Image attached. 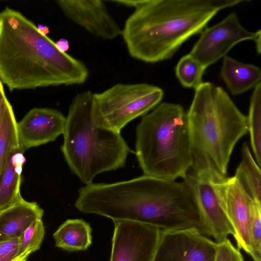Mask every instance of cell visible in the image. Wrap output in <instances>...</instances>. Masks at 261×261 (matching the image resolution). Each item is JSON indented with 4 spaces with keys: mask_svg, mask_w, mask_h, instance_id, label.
I'll use <instances>...</instances> for the list:
<instances>
[{
    "mask_svg": "<svg viewBox=\"0 0 261 261\" xmlns=\"http://www.w3.org/2000/svg\"><path fill=\"white\" fill-rule=\"evenodd\" d=\"M88 77L83 62L61 52L21 13H0V80L10 91L78 85Z\"/></svg>",
    "mask_w": 261,
    "mask_h": 261,
    "instance_id": "1",
    "label": "cell"
},
{
    "mask_svg": "<svg viewBox=\"0 0 261 261\" xmlns=\"http://www.w3.org/2000/svg\"><path fill=\"white\" fill-rule=\"evenodd\" d=\"M90 202L93 214L113 221H136L165 230L195 228L202 233L195 201L184 180L144 174L127 180L95 184Z\"/></svg>",
    "mask_w": 261,
    "mask_h": 261,
    "instance_id": "2",
    "label": "cell"
},
{
    "mask_svg": "<svg viewBox=\"0 0 261 261\" xmlns=\"http://www.w3.org/2000/svg\"><path fill=\"white\" fill-rule=\"evenodd\" d=\"M246 0H142L121 36L129 55L147 63L171 58L221 10Z\"/></svg>",
    "mask_w": 261,
    "mask_h": 261,
    "instance_id": "3",
    "label": "cell"
},
{
    "mask_svg": "<svg viewBox=\"0 0 261 261\" xmlns=\"http://www.w3.org/2000/svg\"><path fill=\"white\" fill-rule=\"evenodd\" d=\"M193 164L190 170L226 176L233 148L248 132L247 117L221 87L202 82L187 112Z\"/></svg>",
    "mask_w": 261,
    "mask_h": 261,
    "instance_id": "4",
    "label": "cell"
},
{
    "mask_svg": "<svg viewBox=\"0 0 261 261\" xmlns=\"http://www.w3.org/2000/svg\"><path fill=\"white\" fill-rule=\"evenodd\" d=\"M93 93L85 91L72 99L61 146L71 171L86 185L92 183L99 173L124 167L131 152L120 133L96 124Z\"/></svg>",
    "mask_w": 261,
    "mask_h": 261,
    "instance_id": "5",
    "label": "cell"
},
{
    "mask_svg": "<svg viewBox=\"0 0 261 261\" xmlns=\"http://www.w3.org/2000/svg\"><path fill=\"white\" fill-rule=\"evenodd\" d=\"M135 147L144 174L184 178L193 158L187 113L182 106L162 102L143 116L136 128Z\"/></svg>",
    "mask_w": 261,
    "mask_h": 261,
    "instance_id": "6",
    "label": "cell"
},
{
    "mask_svg": "<svg viewBox=\"0 0 261 261\" xmlns=\"http://www.w3.org/2000/svg\"><path fill=\"white\" fill-rule=\"evenodd\" d=\"M164 91L147 83H118L93 93V116L100 126L120 133L129 122L161 103Z\"/></svg>",
    "mask_w": 261,
    "mask_h": 261,
    "instance_id": "7",
    "label": "cell"
},
{
    "mask_svg": "<svg viewBox=\"0 0 261 261\" xmlns=\"http://www.w3.org/2000/svg\"><path fill=\"white\" fill-rule=\"evenodd\" d=\"M209 172L189 170L183 178L189 187L195 201L200 220L202 234L212 237L217 243L234 236L232 225L220 205L215 192V178Z\"/></svg>",
    "mask_w": 261,
    "mask_h": 261,
    "instance_id": "8",
    "label": "cell"
},
{
    "mask_svg": "<svg viewBox=\"0 0 261 261\" xmlns=\"http://www.w3.org/2000/svg\"><path fill=\"white\" fill-rule=\"evenodd\" d=\"M260 32L247 30L240 23L237 14L232 12L219 23L205 28L189 54L206 68L226 56L237 44L254 41Z\"/></svg>",
    "mask_w": 261,
    "mask_h": 261,
    "instance_id": "9",
    "label": "cell"
},
{
    "mask_svg": "<svg viewBox=\"0 0 261 261\" xmlns=\"http://www.w3.org/2000/svg\"><path fill=\"white\" fill-rule=\"evenodd\" d=\"M110 261H152L162 229L149 224L128 220L113 221Z\"/></svg>",
    "mask_w": 261,
    "mask_h": 261,
    "instance_id": "10",
    "label": "cell"
},
{
    "mask_svg": "<svg viewBox=\"0 0 261 261\" xmlns=\"http://www.w3.org/2000/svg\"><path fill=\"white\" fill-rule=\"evenodd\" d=\"M217 247L195 228L162 229L152 261H214Z\"/></svg>",
    "mask_w": 261,
    "mask_h": 261,
    "instance_id": "11",
    "label": "cell"
},
{
    "mask_svg": "<svg viewBox=\"0 0 261 261\" xmlns=\"http://www.w3.org/2000/svg\"><path fill=\"white\" fill-rule=\"evenodd\" d=\"M213 184L219 202L233 228L237 248L251 256L250 226L253 200L234 176L214 178Z\"/></svg>",
    "mask_w": 261,
    "mask_h": 261,
    "instance_id": "12",
    "label": "cell"
},
{
    "mask_svg": "<svg viewBox=\"0 0 261 261\" xmlns=\"http://www.w3.org/2000/svg\"><path fill=\"white\" fill-rule=\"evenodd\" d=\"M64 15L89 33L103 40L121 35L122 29L101 0H58Z\"/></svg>",
    "mask_w": 261,
    "mask_h": 261,
    "instance_id": "13",
    "label": "cell"
},
{
    "mask_svg": "<svg viewBox=\"0 0 261 261\" xmlns=\"http://www.w3.org/2000/svg\"><path fill=\"white\" fill-rule=\"evenodd\" d=\"M66 117L60 111L48 108L31 110L17 124L19 149H28L55 141L63 134Z\"/></svg>",
    "mask_w": 261,
    "mask_h": 261,
    "instance_id": "14",
    "label": "cell"
},
{
    "mask_svg": "<svg viewBox=\"0 0 261 261\" xmlns=\"http://www.w3.org/2000/svg\"><path fill=\"white\" fill-rule=\"evenodd\" d=\"M43 216V210L36 202L21 198L0 213V241L19 238L27 227Z\"/></svg>",
    "mask_w": 261,
    "mask_h": 261,
    "instance_id": "15",
    "label": "cell"
},
{
    "mask_svg": "<svg viewBox=\"0 0 261 261\" xmlns=\"http://www.w3.org/2000/svg\"><path fill=\"white\" fill-rule=\"evenodd\" d=\"M221 76L229 92L234 95L254 88L260 83V69L225 56L223 58Z\"/></svg>",
    "mask_w": 261,
    "mask_h": 261,
    "instance_id": "16",
    "label": "cell"
},
{
    "mask_svg": "<svg viewBox=\"0 0 261 261\" xmlns=\"http://www.w3.org/2000/svg\"><path fill=\"white\" fill-rule=\"evenodd\" d=\"M23 153L19 148L13 150L0 176V213L22 198L20 188L25 162Z\"/></svg>",
    "mask_w": 261,
    "mask_h": 261,
    "instance_id": "17",
    "label": "cell"
},
{
    "mask_svg": "<svg viewBox=\"0 0 261 261\" xmlns=\"http://www.w3.org/2000/svg\"><path fill=\"white\" fill-rule=\"evenodd\" d=\"M92 229L81 219H68L53 234L56 246L68 251L87 249L92 244Z\"/></svg>",
    "mask_w": 261,
    "mask_h": 261,
    "instance_id": "18",
    "label": "cell"
},
{
    "mask_svg": "<svg viewBox=\"0 0 261 261\" xmlns=\"http://www.w3.org/2000/svg\"><path fill=\"white\" fill-rule=\"evenodd\" d=\"M233 176L252 200L261 203L260 168L252 156L247 143L242 146V159Z\"/></svg>",
    "mask_w": 261,
    "mask_h": 261,
    "instance_id": "19",
    "label": "cell"
},
{
    "mask_svg": "<svg viewBox=\"0 0 261 261\" xmlns=\"http://www.w3.org/2000/svg\"><path fill=\"white\" fill-rule=\"evenodd\" d=\"M247 117L248 132L250 144L257 165H261V83L254 88L251 94L248 115Z\"/></svg>",
    "mask_w": 261,
    "mask_h": 261,
    "instance_id": "20",
    "label": "cell"
},
{
    "mask_svg": "<svg viewBox=\"0 0 261 261\" xmlns=\"http://www.w3.org/2000/svg\"><path fill=\"white\" fill-rule=\"evenodd\" d=\"M17 124L12 107L9 104L0 124V176L13 150L19 148Z\"/></svg>",
    "mask_w": 261,
    "mask_h": 261,
    "instance_id": "21",
    "label": "cell"
},
{
    "mask_svg": "<svg viewBox=\"0 0 261 261\" xmlns=\"http://www.w3.org/2000/svg\"><path fill=\"white\" fill-rule=\"evenodd\" d=\"M44 234L42 219L33 222L19 237L18 250L13 261H27L32 253L40 248Z\"/></svg>",
    "mask_w": 261,
    "mask_h": 261,
    "instance_id": "22",
    "label": "cell"
},
{
    "mask_svg": "<svg viewBox=\"0 0 261 261\" xmlns=\"http://www.w3.org/2000/svg\"><path fill=\"white\" fill-rule=\"evenodd\" d=\"M206 69L190 54L182 57L175 67V74L182 86L196 89L203 82Z\"/></svg>",
    "mask_w": 261,
    "mask_h": 261,
    "instance_id": "23",
    "label": "cell"
},
{
    "mask_svg": "<svg viewBox=\"0 0 261 261\" xmlns=\"http://www.w3.org/2000/svg\"><path fill=\"white\" fill-rule=\"evenodd\" d=\"M250 238L251 257L254 261H261V203L252 201Z\"/></svg>",
    "mask_w": 261,
    "mask_h": 261,
    "instance_id": "24",
    "label": "cell"
},
{
    "mask_svg": "<svg viewBox=\"0 0 261 261\" xmlns=\"http://www.w3.org/2000/svg\"><path fill=\"white\" fill-rule=\"evenodd\" d=\"M214 261H244L240 249L236 248L228 238L217 243Z\"/></svg>",
    "mask_w": 261,
    "mask_h": 261,
    "instance_id": "25",
    "label": "cell"
},
{
    "mask_svg": "<svg viewBox=\"0 0 261 261\" xmlns=\"http://www.w3.org/2000/svg\"><path fill=\"white\" fill-rule=\"evenodd\" d=\"M19 238L0 241V261H13L17 252Z\"/></svg>",
    "mask_w": 261,
    "mask_h": 261,
    "instance_id": "26",
    "label": "cell"
},
{
    "mask_svg": "<svg viewBox=\"0 0 261 261\" xmlns=\"http://www.w3.org/2000/svg\"><path fill=\"white\" fill-rule=\"evenodd\" d=\"M9 104L10 103L6 96L2 82L0 80V124Z\"/></svg>",
    "mask_w": 261,
    "mask_h": 261,
    "instance_id": "27",
    "label": "cell"
},
{
    "mask_svg": "<svg viewBox=\"0 0 261 261\" xmlns=\"http://www.w3.org/2000/svg\"><path fill=\"white\" fill-rule=\"evenodd\" d=\"M57 48L62 53H66L69 48V42L64 38H61L55 42Z\"/></svg>",
    "mask_w": 261,
    "mask_h": 261,
    "instance_id": "28",
    "label": "cell"
},
{
    "mask_svg": "<svg viewBox=\"0 0 261 261\" xmlns=\"http://www.w3.org/2000/svg\"><path fill=\"white\" fill-rule=\"evenodd\" d=\"M254 41L255 44L256 52L258 55H259L261 51V32L258 34L256 38Z\"/></svg>",
    "mask_w": 261,
    "mask_h": 261,
    "instance_id": "29",
    "label": "cell"
},
{
    "mask_svg": "<svg viewBox=\"0 0 261 261\" xmlns=\"http://www.w3.org/2000/svg\"><path fill=\"white\" fill-rule=\"evenodd\" d=\"M37 28L38 31L43 35L46 36L49 32L48 27L43 24H38Z\"/></svg>",
    "mask_w": 261,
    "mask_h": 261,
    "instance_id": "30",
    "label": "cell"
}]
</instances>
